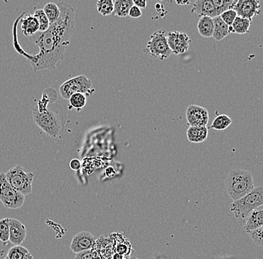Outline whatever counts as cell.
<instances>
[{"label": "cell", "mask_w": 263, "mask_h": 259, "mask_svg": "<svg viewBox=\"0 0 263 259\" xmlns=\"http://www.w3.org/2000/svg\"><path fill=\"white\" fill-rule=\"evenodd\" d=\"M233 10L238 17L251 20L261 14V6L258 0H239L237 1Z\"/></svg>", "instance_id": "12"}, {"label": "cell", "mask_w": 263, "mask_h": 259, "mask_svg": "<svg viewBox=\"0 0 263 259\" xmlns=\"http://www.w3.org/2000/svg\"><path fill=\"white\" fill-rule=\"evenodd\" d=\"M197 28L202 37L206 38L212 37L214 30L213 18L208 17H200Z\"/></svg>", "instance_id": "19"}, {"label": "cell", "mask_w": 263, "mask_h": 259, "mask_svg": "<svg viewBox=\"0 0 263 259\" xmlns=\"http://www.w3.org/2000/svg\"><path fill=\"white\" fill-rule=\"evenodd\" d=\"M5 175L8 183L19 193L27 196L33 192L34 173H28L22 166L17 165L6 172Z\"/></svg>", "instance_id": "5"}, {"label": "cell", "mask_w": 263, "mask_h": 259, "mask_svg": "<svg viewBox=\"0 0 263 259\" xmlns=\"http://www.w3.org/2000/svg\"><path fill=\"white\" fill-rule=\"evenodd\" d=\"M96 237L88 231H82L73 236L70 248L73 253H77L92 250L96 243Z\"/></svg>", "instance_id": "11"}, {"label": "cell", "mask_w": 263, "mask_h": 259, "mask_svg": "<svg viewBox=\"0 0 263 259\" xmlns=\"http://www.w3.org/2000/svg\"><path fill=\"white\" fill-rule=\"evenodd\" d=\"M133 4L134 5L141 9V8H147V2L146 0H134Z\"/></svg>", "instance_id": "35"}, {"label": "cell", "mask_w": 263, "mask_h": 259, "mask_svg": "<svg viewBox=\"0 0 263 259\" xmlns=\"http://www.w3.org/2000/svg\"><path fill=\"white\" fill-rule=\"evenodd\" d=\"M176 2L178 5H188L191 3V1H177Z\"/></svg>", "instance_id": "37"}, {"label": "cell", "mask_w": 263, "mask_h": 259, "mask_svg": "<svg viewBox=\"0 0 263 259\" xmlns=\"http://www.w3.org/2000/svg\"><path fill=\"white\" fill-rule=\"evenodd\" d=\"M97 9L102 16L111 15L113 14L114 2L112 0H99L97 4Z\"/></svg>", "instance_id": "26"}, {"label": "cell", "mask_w": 263, "mask_h": 259, "mask_svg": "<svg viewBox=\"0 0 263 259\" xmlns=\"http://www.w3.org/2000/svg\"><path fill=\"white\" fill-rule=\"evenodd\" d=\"M216 10L217 16H220L222 13L228 10H233L237 0H212Z\"/></svg>", "instance_id": "23"}, {"label": "cell", "mask_w": 263, "mask_h": 259, "mask_svg": "<svg viewBox=\"0 0 263 259\" xmlns=\"http://www.w3.org/2000/svg\"><path fill=\"white\" fill-rule=\"evenodd\" d=\"M9 241L14 246L21 245L27 238V228L18 220L9 218Z\"/></svg>", "instance_id": "13"}, {"label": "cell", "mask_w": 263, "mask_h": 259, "mask_svg": "<svg viewBox=\"0 0 263 259\" xmlns=\"http://www.w3.org/2000/svg\"><path fill=\"white\" fill-rule=\"evenodd\" d=\"M252 25V20L238 17L234 20L232 26L234 33L238 34H245L249 32V29Z\"/></svg>", "instance_id": "21"}, {"label": "cell", "mask_w": 263, "mask_h": 259, "mask_svg": "<svg viewBox=\"0 0 263 259\" xmlns=\"http://www.w3.org/2000/svg\"><path fill=\"white\" fill-rule=\"evenodd\" d=\"M70 167L71 168V170H75V171L79 170L81 167L80 161L76 159H73V160H71V162H70Z\"/></svg>", "instance_id": "34"}, {"label": "cell", "mask_w": 263, "mask_h": 259, "mask_svg": "<svg viewBox=\"0 0 263 259\" xmlns=\"http://www.w3.org/2000/svg\"><path fill=\"white\" fill-rule=\"evenodd\" d=\"M218 17H220V18L226 23L228 27H230V26H232L235 19L236 18L237 14L234 10H228V11L222 13Z\"/></svg>", "instance_id": "31"}, {"label": "cell", "mask_w": 263, "mask_h": 259, "mask_svg": "<svg viewBox=\"0 0 263 259\" xmlns=\"http://www.w3.org/2000/svg\"><path fill=\"white\" fill-rule=\"evenodd\" d=\"M4 259H8L6 257ZM24 259H34V258H33V255L31 254V253H29L28 255H27V256H26L25 258H24Z\"/></svg>", "instance_id": "39"}, {"label": "cell", "mask_w": 263, "mask_h": 259, "mask_svg": "<svg viewBox=\"0 0 263 259\" xmlns=\"http://www.w3.org/2000/svg\"><path fill=\"white\" fill-rule=\"evenodd\" d=\"M92 90V82L84 75L72 78L64 82L59 88V94L62 98L69 99L74 94H88Z\"/></svg>", "instance_id": "8"}, {"label": "cell", "mask_w": 263, "mask_h": 259, "mask_svg": "<svg viewBox=\"0 0 263 259\" xmlns=\"http://www.w3.org/2000/svg\"><path fill=\"white\" fill-rule=\"evenodd\" d=\"M263 205V188H254L246 196L238 200L233 201L230 210L236 218L245 219L256 208Z\"/></svg>", "instance_id": "4"}, {"label": "cell", "mask_w": 263, "mask_h": 259, "mask_svg": "<svg viewBox=\"0 0 263 259\" xmlns=\"http://www.w3.org/2000/svg\"><path fill=\"white\" fill-rule=\"evenodd\" d=\"M22 32L27 37H32L39 32V23L33 15L26 16L21 20Z\"/></svg>", "instance_id": "17"}, {"label": "cell", "mask_w": 263, "mask_h": 259, "mask_svg": "<svg viewBox=\"0 0 263 259\" xmlns=\"http://www.w3.org/2000/svg\"><path fill=\"white\" fill-rule=\"evenodd\" d=\"M60 16L57 21L50 26L44 32L30 37V40L39 46V53L27 56L34 72L42 69H56L58 62L65 59L66 47L70 43L76 27L74 9L65 2L57 4Z\"/></svg>", "instance_id": "1"}, {"label": "cell", "mask_w": 263, "mask_h": 259, "mask_svg": "<svg viewBox=\"0 0 263 259\" xmlns=\"http://www.w3.org/2000/svg\"><path fill=\"white\" fill-rule=\"evenodd\" d=\"M75 259H102L98 253L95 250H86L77 253L75 256Z\"/></svg>", "instance_id": "32"}, {"label": "cell", "mask_w": 263, "mask_h": 259, "mask_svg": "<svg viewBox=\"0 0 263 259\" xmlns=\"http://www.w3.org/2000/svg\"><path fill=\"white\" fill-rule=\"evenodd\" d=\"M166 37L170 51L177 56L186 53L192 43L188 34L180 32H170L166 34Z\"/></svg>", "instance_id": "9"}, {"label": "cell", "mask_w": 263, "mask_h": 259, "mask_svg": "<svg viewBox=\"0 0 263 259\" xmlns=\"http://www.w3.org/2000/svg\"><path fill=\"white\" fill-rule=\"evenodd\" d=\"M191 12L195 13L200 18L203 17L211 18L218 17L212 0H197L194 2Z\"/></svg>", "instance_id": "14"}, {"label": "cell", "mask_w": 263, "mask_h": 259, "mask_svg": "<svg viewBox=\"0 0 263 259\" xmlns=\"http://www.w3.org/2000/svg\"><path fill=\"white\" fill-rule=\"evenodd\" d=\"M225 188L228 196L232 200L242 199L254 188L252 174L242 169L232 170L225 180Z\"/></svg>", "instance_id": "3"}, {"label": "cell", "mask_w": 263, "mask_h": 259, "mask_svg": "<svg viewBox=\"0 0 263 259\" xmlns=\"http://www.w3.org/2000/svg\"><path fill=\"white\" fill-rule=\"evenodd\" d=\"M166 34L164 30H160L150 36L146 48L152 58L163 61L172 54L167 44Z\"/></svg>", "instance_id": "7"}, {"label": "cell", "mask_w": 263, "mask_h": 259, "mask_svg": "<svg viewBox=\"0 0 263 259\" xmlns=\"http://www.w3.org/2000/svg\"><path fill=\"white\" fill-rule=\"evenodd\" d=\"M43 11L45 13L47 19H48L50 24H53L55 22L57 21L58 19L60 16V10H59V6L57 4L53 3V2H49L43 8Z\"/></svg>", "instance_id": "24"}, {"label": "cell", "mask_w": 263, "mask_h": 259, "mask_svg": "<svg viewBox=\"0 0 263 259\" xmlns=\"http://www.w3.org/2000/svg\"><path fill=\"white\" fill-rule=\"evenodd\" d=\"M250 235V238L252 240L254 244L258 246V247H263V228H257V229L253 230V231H249L248 233Z\"/></svg>", "instance_id": "30"}, {"label": "cell", "mask_w": 263, "mask_h": 259, "mask_svg": "<svg viewBox=\"0 0 263 259\" xmlns=\"http://www.w3.org/2000/svg\"><path fill=\"white\" fill-rule=\"evenodd\" d=\"M186 120L189 127H206L209 122V112L199 105H190L186 109Z\"/></svg>", "instance_id": "10"}, {"label": "cell", "mask_w": 263, "mask_h": 259, "mask_svg": "<svg viewBox=\"0 0 263 259\" xmlns=\"http://www.w3.org/2000/svg\"><path fill=\"white\" fill-rule=\"evenodd\" d=\"M69 102H70V105L77 111H80L86 105L87 99L85 94H74L69 98Z\"/></svg>", "instance_id": "28"}, {"label": "cell", "mask_w": 263, "mask_h": 259, "mask_svg": "<svg viewBox=\"0 0 263 259\" xmlns=\"http://www.w3.org/2000/svg\"><path fill=\"white\" fill-rule=\"evenodd\" d=\"M246 224L244 227L245 232L261 228L263 226V205L256 208L247 217Z\"/></svg>", "instance_id": "15"}, {"label": "cell", "mask_w": 263, "mask_h": 259, "mask_svg": "<svg viewBox=\"0 0 263 259\" xmlns=\"http://www.w3.org/2000/svg\"><path fill=\"white\" fill-rule=\"evenodd\" d=\"M137 259V258H132V259Z\"/></svg>", "instance_id": "40"}, {"label": "cell", "mask_w": 263, "mask_h": 259, "mask_svg": "<svg viewBox=\"0 0 263 259\" xmlns=\"http://www.w3.org/2000/svg\"><path fill=\"white\" fill-rule=\"evenodd\" d=\"M33 113L34 124L50 137L56 138L65 131L67 117L60 104H49L43 111H38L34 107Z\"/></svg>", "instance_id": "2"}, {"label": "cell", "mask_w": 263, "mask_h": 259, "mask_svg": "<svg viewBox=\"0 0 263 259\" xmlns=\"http://www.w3.org/2000/svg\"><path fill=\"white\" fill-rule=\"evenodd\" d=\"M232 121L230 117H228L226 114H221L217 116L214 119L211 129L217 130V131H223L228 129L232 124Z\"/></svg>", "instance_id": "22"}, {"label": "cell", "mask_w": 263, "mask_h": 259, "mask_svg": "<svg viewBox=\"0 0 263 259\" xmlns=\"http://www.w3.org/2000/svg\"><path fill=\"white\" fill-rule=\"evenodd\" d=\"M113 2V14L119 17H127L130 8L134 5L132 0H116Z\"/></svg>", "instance_id": "20"}, {"label": "cell", "mask_w": 263, "mask_h": 259, "mask_svg": "<svg viewBox=\"0 0 263 259\" xmlns=\"http://www.w3.org/2000/svg\"><path fill=\"white\" fill-rule=\"evenodd\" d=\"M113 259H127L124 256H121V255L118 254V253H115L113 256Z\"/></svg>", "instance_id": "38"}, {"label": "cell", "mask_w": 263, "mask_h": 259, "mask_svg": "<svg viewBox=\"0 0 263 259\" xmlns=\"http://www.w3.org/2000/svg\"><path fill=\"white\" fill-rule=\"evenodd\" d=\"M9 218L0 220V241L7 244L9 241Z\"/></svg>", "instance_id": "29"}, {"label": "cell", "mask_w": 263, "mask_h": 259, "mask_svg": "<svg viewBox=\"0 0 263 259\" xmlns=\"http://www.w3.org/2000/svg\"><path fill=\"white\" fill-rule=\"evenodd\" d=\"M30 251L21 245L14 246L8 250L6 258L8 259H24Z\"/></svg>", "instance_id": "25"}, {"label": "cell", "mask_w": 263, "mask_h": 259, "mask_svg": "<svg viewBox=\"0 0 263 259\" xmlns=\"http://www.w3.org/2000/svg\"><path fill=\"white\" fill-rule=\"evenodd\" d=\"M214 30L212 37L217 41H221L229 35V27L220 18L215 17L213 18Z\"/></svg>", "instance_id": "18"}, {"label": "cell", "mask_w": 263, "mask_h": 259, "mask_svg": "<svg viewBox=\"0 0 263 259\" xmlns=\"http://www.w3.org/2000/svg\"><path fill=\"white\" fill-rule=\"evenodd\" d=\"M0 201L10 209H18L24 205L25 196L16 191L7 181L4 173H0Z\"/></svg>", "instance_id": "6"}, {"label": "cell", "mask_w": 263, "mask_h": 259, "mask_svg": "<svg viewBox=\"0 0 263 259\" xmlns=\"http://www.w3.org/2000/svg\"><path fill=\"white\" fill-rule=\"evenodd\" d=\"M105 173H106L107 176H109V177H112V176L115 175V171L112 167H109L105 170Z\"/></svg>", "instance_id": "36"}, {"label": "cell", "mask_w": 263, "mask_h": 259, "mask_svg": "<svg viewBox=\"0 0 263 259\" xmlns=\"http://www.w3.org/2000/svg\"><path fill=\"white\" fill-rule=\"evenodd\" d=\"M128 16L129 17H131V18H139V17H141V16H142V11H141V9L138 8V7L133 5V6L130 8Z\"/></svg>", "instance_id": "33"}, {"label": "cell", "mask_w": 263, "mask_h": 259, "mask_svg": "<svg viewBox=\"0 0 263 259\" xmlns=\"http://www.w3.org/2000/svg\"><path fill=\"white\" fill-rule=\"evenodd\" d=\"M33 16L37 19V22H38L39 32H44L48 30L50 26V22H49L48 19H47L43 9L36 10Z\"/></svg>", "instance_id": "27"}, {"label": "cell", "mask_w": 263, "mask_h": 259, "mask_svg": "<svg viewBox=\"0 0 263 259\" xmlns=\"http://www.w3.org/2000/svg\"><path fill=\"white\" fill-rule=\"evenodd\" d=\"M209 130L207 127H189L187 130V138L192 144H200L207 139Z\"/></svg>", "instance_id": "16"}]
</instances>
